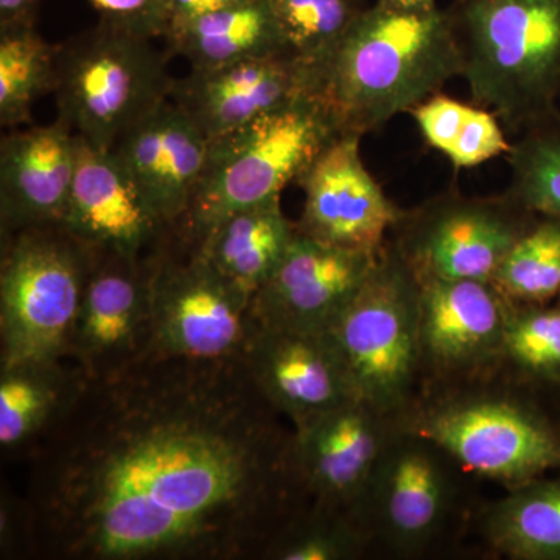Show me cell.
<instances>
[{"label":"cell","instance_id":"6da1fadb","mask_svg":"<svg viewBox=\"0 0 560 560\" xmlns=\"http://www.w3.org/2000/svg\"><path fill=\"white\" fill-rule=\"evenodd\" d=\"M287 422L245 359L150 355L88 381L27 451L22 555L264 559L312 503Z\"/></svg>","mask_w":560,"mask_h":560},{"label":"cell","instance_id":"7a4b0ae2","mask_svg":"<svg viewBox=\"0 0 560 560\" xmlns=\"http://www.w3.org/2000/svg\"><path fill=\"white\" fill-rule=\"evenodd\" d=\"M463 73L451 9L363 7L318 72L316 94L342 132L364 136L438 94Z\"/></svg>","mask_w":560,"mask_h":560},{"label":"cell","instance_id":"3957f363","mask_svg":"<svg viewBox=\"0 0 560 560\" xmlns=\"http://www.w3.org/2000/svg\"><path fill=\"white\" fill-rule=\"evenodd\" d=\"M481 381L422 390L397 427L442 448L460 469L510 490L560 470V419L523 386Z\"/></svg>","mask_w":560,"mask_h":560},{"label":"cell","instance_id":"277c9868","mask_svg":"<svg viewBox=\"0 0 560 560\" xmlns=\"http://www.w3.org/2000/svg\"><path fill=\"white\" fill-rule=\"evenodd\" d=\"M451 11L477 105L515 136L559 110L560 0H456Z\"/></svg>","mask_w":560,"mask_h":560},{"label":"cell","instance_id":"5b68a950","mask_svg":"<svg viewBox=\"0 0 560 560\" xmlns=\"http://www.w3.org/2000/svg\"><path fill=\"white\" fill-rule=\"evenodd\" d=\"M341 132L326 102L311 92L210 140L205 173L173 234L195 245L231 213L282 197Z\"/></svg>","mask_w":560,"mask_h":560},{"label":"cell","instance_id":"8992f818","mask_svg":"<svg viewBox=\"0 0 560 560\" xmlns=\"http://www.w3.org/2000/svg\"><path fill=\"white\" fill-rule=\"evenodd\" d=\"M98 253L62 224L2 235L0 366L69 360L77 316Z\"/></svg>","mask_w":560,"mask_h":560},{"label":"cell","instance_id":"52a82bcc","mask_svg":"<svg viewBox=\"0 0 560 560\" xmlns=\"http://www.w3.org/2000/svg\"><path fill=\"white\" fill-rule=\"evenodd\" d=\"M167 57L140 38L98 22L58 46L51 94L58 120L98 150L171 98Z\"/></svg>","mask_w":560,"mask_h":560},{"label":"cell","instance_id":"ba28073f","mask_svg":"<svg viewBox=\"0 0 560 560\" xmlns=\"http://www.w3.org/2000/svg\"><path fill=\"white\" fill-rule=\"evenodd\" d=\"M357 396L397 419L422 393L419 282L388 241L329 330Z\"/></svg>","mask_w":560,"mask_h":560},{"label":"cell","instance_id":"9c48e42d","mask_svg":"<svg viewBox=\"0 0 560 560\" xmlns=\"http://www.w3.org/2000/svg\"><path fill=\"white\" fill-rule=\"evenodd\" d=\"M151 324V355L195 361L245 359L256 327L250 298L173 232L154 265Z\"/></svg>","mask_w":560,"mask_h":560},{"label":"cell","instance_id":"30bf717a","mask_svg":"<svg viewBox=\"0 0 560 560\" xmlns=\"http://www.w3.org/2000/svg\"><path fill=\"white\" fill-rule=\"evenodd\" d=\"M460 467L434 442L397 427L352 514L372 547L418 559L456 518Z\"/></svg>","mask_w":560,"mask_h":560},{"label":"cell","instance_id":"8fae6325","mask_svg":"<svg viewBox=\"0 0 560 560\" xmlns=\"http://www.w3.org/2000/svg\"><path fill=\"white\" fill-rule=\"evenodd\" d=\"M537 215L508 191L499 197L440 195L408 210L389 242L416 278L488 280Z\"/></svg>","mask_w":560,"mask_h":560},{"label":"cell","instance_id":"7c38bea8","mask_svg":"<svg viewBox=\"0 0 560 560\" xmlns=\"http://www.w3.org/2000/svg\"><path fill=\"white\" fill-rule=\"evenodd\" d=\"M423 383L456 385L500 370L514 304L488 280L418 279Z\"/></svg>","mask_w":560,"mask_h":560},{"label":"cell","instance_id":"4fadbf2b","mask_svg":"<svg viewBox=\"0 0 560 560\" xmlns=\"http://www.w3.org/2000/svg\"><path fill=\"white\" fill-rule=\"evenodd\" d=\"M160 249L145 257L98 253L69 353L88 381L121 374L151 355V285Z\"/></svg>","mask_w":560,"mask_h":560},{"label":"cell","instance_id":"5bb4252c","mask_svg":"<svg viewBox=\"0 0 560 560\" xmlns=\"http://www.w3.org/2000/svg\"><path fill=\"white\" fill-rule=\"evenodd\" d=\"M361 138L357 132L338 135L298 180L304 209L296 230L313 241L378 254L404 210L364 165Z\"/></svg>","mask_w":560,"mask_h":560},{"label":"cell","instance_id":"9a60e30c","mask_svg":"<svg viewBox=\"0 0 560 560\" xmlns=\"http://www.w3.org/2000/svg\"><path fill=\"white\" fill-rule=\"evenodd\" d=\"M378 254L296 232L278 270L250 300L254 323L265 329L326 334L370 276Z\"/></svg>","mask_w":560,"mask_h":560},{"label":"cell","instance_id":"2e32d148","mask_svg":"<svg viewBox=\"0 0 560 560\" xmlns=\"http://www.w3.org/2000/svg\"><path fill=\"white\" fill-rule=\"evenodd\" d=\"M396 431V419L360 399L294 427V466L308 499L355 510Z\"/></svg>","mask_w":560,"mask_h":560},{"label":"cell","instance_id":"e0dca14e","mask_svg":"<svg viewBox=\"0 0 560 560\" xmlns=\"http://www.w3.org/2000/svg\"><path fill=\"white\" fill-rule=\"evenodd\" d=\"M316 88L318 70L293 54H279L215 69H190L175 80L171 98L213 140Z\"/></svg>","mask_w":560,"mask_h":560},{"label":"cell","instance_id":"ac0fdd59","mask_svg":"<svg viewBox=\"0 0 560 560\" xmlns=\"http://www.w3.org/2000/svg\"><path fill=\"white\" fill-rule=\"evenodd\" d=\"M245 363L261 394L293 429L359 399L329 331L305 334L256 324Z\"/></svg>","mask_w":560,"mask_h":560},{"label":"cell","instance_id":"d6986e66","mask_svg":"<svg viewBox=\"0 0 560 560\" xmlns=\"http://www.w3.org/2000/svg\"><path fill=\"white\" fill-rule=\"evenodd\" d=\"M62 226L106 253L145 257L172 231L162 223L113 150H98L79 136L77 167Z\"/></svg>","mask_w":560,"mask_h":560},{"label":"cell","instance_id":"ffe728a7","mask_svg":"<svg viewBox=\"0 0 560 560\" xmlns=\"http://www.w3.org/2000/svg\"><path fill=\"white\" fill-rule=\"evenodd\" d=\"M210 140L167 98L125 132L113 153L151 209L178 230L208 164Z\"/></svg>","mask_w":560,"mask_h":560},{"label":"cell","instance_id":"44dd1931","mask_svg":"<svg viewBox=\"0 0 560 560\" xmlns=\"http://www.w3.org/2000/svg\"><path fill=\"white\" fill-rule=\"evenodd\" d=\"M79 136L61 120L11 130L0 143L2 235L61 224L77 167Z\"/></svg>","mask_w":560,"mask_h":560},{"label":"cell","instance_id":"7402d4cb","mask_svg":"<svg viewBox=\"0 0 560 560\" xmlns=\"http://www.w3.org/2000/svg\"><path fill=\"white\" fill-rule=\"evenodd\" d=\"M296 232V223L287 219L280 198H275L231 213L195 248L213 270L253 300L282 264Z\"/></svg>","mask_w":560,"mask_h":560},{"label":"cell","instance_id":"603a6c76","mask_svg":"<svg viewBox=\"0 0 560 560\" xmlns=\"http://www.w3.org/2000/svg\"><path fill=\"white\" fill-rule=\"evenodd\" d=\"M79 364L31 360L0 366V445L27 453L72 408L86 385Z\"/></svg>","mask_w":560,"mask_h":560},{"label":"cell","instance_id":"cb8c5ba5","mask_svg":"<svg viewBox=\"0 0 560 560\" xmlns=\"http://www.w3.org/2000/svg\"><path fill=\"white\" fill-rule=\"evenodd\" d=\"M164 40L171 54L189 61L191 70L291 54L268 0H248L205 14Z\"/></svg>","mask_w":560,"mask_h":560},{"label":"cell","instance_id":"d4e9b609","mask_svg":"<svg viewBox=\"0 0 560 560\" xmlns=\"http://www.w3.org/2000/svg\"><path fill=\"white\" fill-rule=\"evenodd\" d=\"M486 545L512 560H560V470L488 504L480 514Z\"/></svg>","mask_w":560,"mask_h":560},{"label":"cell","instance_id":"484cf974","mask_svg":"<svg viewBox=\"0 0 560 560\" xmlns=\"http://www.w3.org/2000/svg\"><path fill=\"white\" fill-rule=\"evenodd\" d=\"M410 116L431 149L455 168H474L510 153L512 140L492 110L438 92L411 109Z\"/></svg>","mask_w":560,"mask_h":560},{"label":"cell","instance_id":"4316f807","mask_svg":"<svg viewBox=\"0 0 560 560\" xmlns=\"http://www.w3.org/2000/svg\"><path fill=\"white\" fill-rule=\"evenodd\" d=\"M58 46L35 25L0 31V125L14 130L32 120L35 103L54 91Z\"/></svg>","mask_w":560,"mask_h":560},{"label":"cell","instance_id":"83f0119b","mask_svg":"<svg viewBox=\"0 0 560 560\" xmlns=\"http://www.w3.org/2000/svg\"><path fill=\"white\" fill-rule=\"evenodd\" d=\"M371 548L370 534L352 512L312 501L283 526L264 559L357 560Z\"/></svg>","mask_w":560,"mask_h":560},{"label":"cell","instance_id":"f1b7e54d","mask_svg":"<svg viewBox=\"0 0 560 560\" xmlns=\"http://www.w3.org/2000/svg\"><path fill=\"white\" fill-rule=\"evenodd\" d=\"M500 370L523 388L560 390V304L514 305Z\"/></svg>","mask_w":560,"mask_h":560},{"label":"cell","instance_id":"f546056e","mask_svg":"<svg viewBox=\"0 0 560 560\" xmlns=\"http://www.w3.org/2000/svg\"><path fill=\"white\" fill-rule=\"evenodd\" d=\"M514 305H548L560 298V220L537 215L512 245L492 279Z\"/></svg>","mask_w":560,"mask_h":560},{"label":"cell","instance_id":"4dcf8cb0","mask_svg":"<svg viewBox=\"0 0 560 560\" xmlns=\"http://www.w3.org/2000/svg\"><path fill=\"white\" fill-rule=\"evenodd\" d=\"M508 194L534 215L560 220V109L512 140Z\"/></svg>","mask_w":560,"mask_h":560},{"label":"cell","instance_id":"1f68e13d","mask_svg":"<svg viewBox=\"0 0 560 560\" xmlns=\"http://www.w3.org/2000/svg\"><path fill=\"white\" fill-rule=\"evenodd\" d=\"M287 47L320 70L363 7L357 0H268Z\"/></svg>","mask_w":560,"mask_h":560},{"label":"cell","instance_id":"d6a6232c","mask_svg":"<svg viewBox=\"0 0 560 560\" xmlns=\"http://www.w3.org/2000/svg\"><path fill=\"white\" fill-rule=\"evenodd\" d=\"M98 22L132 33L140 38H165L168 32V0H86Z\"/></svg>","mask_w":560,"mask_h":560},{"label":"cell","instance_id":"836d02e7","mask_svg":"<svg viewBox=\"0 0 560 560\" xmlns=\"http://www.w3.org/2000/svg\"><path fill=\"white\" fill-rule=\"evenodd\" d=\"M243 2L248 0H168V32L165 38L197 18L213 11L230 9Z\"/></svg>","mask_w":560,"mask_h":560},{"label":"cell","instance_id":"e575fe53","mask_svg":"<svg viewBox=\"0 0 560 560\" xmlns=\"http://www.w3.org/2000/svg\"><path fill=\"white\" fill-rule=\"evenodd\" d=\"M40 0H0V31L35 25Z\"/></svg>","mask_w":560,"mask_h":560},{"label":"cell","instance_id":"d590c367","mask_svg":"<svg viewBox=\"0 0 560 560\" xmlns=\"http://www.w3.org/2000/svg\"><path fill=\"white\" fill-rule=\"evenodd\" d=\"M382 5L396 10L423 11L436 9L438 0H375Z\"/></svg>","mask_w":560,"mask_h":560}]
</instances>
